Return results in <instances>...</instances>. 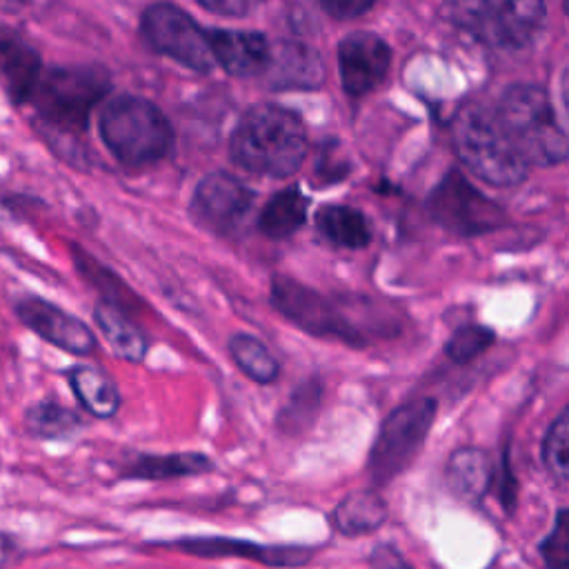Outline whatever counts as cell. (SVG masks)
<instances>
[{
    "instance_id": "obj_1",
    "label": "cell",
    "mask_w": 569,
    "mask_h": 569,
    "mask_svg": "<svg viewBox=\"0 0 569 569\" xmlns=\"http://www.w3.org/2000/svg\"><path fill=\"white\" fill-rule=\"evenodd\" d=\"M269 300L291 325L309 336L365 349L400 331L393 305L360 293H322L291 276H273Z\"/></svg>"
},
{
    "instance_id": "obj_2",
    "label": "cell",
    "mask_w": 569,
    "mask_h": 569,
    "mask_svg": "<svg viewBox=\"0 0 569 569\" xmlns=\"http://www.w3.org/2000/svg\"><path fill=\"white\" fill-rule=\"evenodd\" d=\"M307 151L309 140L302 120L278 104L249 109L229 140V153L236 164L271 178H284L298 171Z\"/></svg>"
},
{
    "instance_id": "obj_3",
    "label": "cell",
    "mask_w": 569,
    "mask_h": 569,
    "mask_svg": "<svg viewBox=\"0 0 569 569\" xmlns=\"http://www.w3.org/2000/svg\"><path fill=\"white\" fill-rule=\"evenodd\" d=\"M493 111L502 131L529 167H551L567 160V133L545 89L536 84H511Z\"/></svg>"
},
{
    "instance_id": "obj_4",
    "label": "cell",
    "mask_w": 569,
    "mask_h": 569,
    "mask_svg": "<svg viewBox=\"0 0 569 569\" xmlns=\"http://www.w3.org/2000/svg\"><path fill=\"white\" fill-rule=\"evenodd\" d=\"M107 69L96 64H67L40 73L29 100L40 122L58 136H80L96 104L109 93Z\"/></svg>"
},
{
    "instance_id": "obj_5",
    "label": "cell",
    "mask_w": 569,
    "mask_h": 569,
    "mask_svg": "<svg viewBox=\"0 0 569 569\" xmlns=\"http://www.w3.org/2000/svg\"><path fill=\"white\" fill-rule=\"evenodd\" d=\"M451 133L462 164L487 184L516 187L527 178L529 164L502 131L493 109L465 107L453 120Z\"/></svg>"
},
{
    "instance_id": "obj_6",
    "label": "cell",
    "mask_w": 569,
    "mask_h": 569,
    "mask_svg": "<svg viewBox=\"0 0 569 569\" xmlns=\"http://www.w3.org/2000/svg\"><path fill=\"white\" fill-rule=\"evenodd\" d=\"M100 136L107 149L129 167L162 160L173 142V131L162 111L138 96H118L100 113Z\"/></svg>"
},
{
    "instance_id": "obj_7",
    "label": "cell",
    "mask_w": 569,
    "mask_h": 569,
    "mask_svg": "<svg viewBox=\"0 0 569 569\" xmlns=\"http://www.w3.org/2000/svg\"><path fill=\"white\" fill-rule=\"evenodd\" d=\"M449 20L498 51H516L531 44L545 24V0H447Z\"/></svg>"
},
{
    "instance_id": "obj_8",
    "label": "cell",
    "mask_w": 569,
    "mask_h": 569,
    "mask_svg": "<svg viewBox=\"0 0 569 569\" xmlns=\"http://www.w3.org/2000/svg\"><path fill=\"white\" fill-rule=\"evenodd\" d=\"M436 413L438 402L433 398L407 400L387 413L367 456L373 487L389 485L413 465L429 438Z\"/></svg>"
},
{
    "instance_id": "obj_9",
    "label": "cell",
    "mask_w": 569,
    "mask_h": 569,
    "mask_svg": "<svg viewBox=\"0 0 569 569\" xmlns=\"http://www.w3.org/2000/svg\"><path fill=\"white\" fill-rule=\"evenodd\" d=\"M427 213L445 231L462 238L485 236L507 222L505 209L451 169L427 196Z\"/></svg>"
},
{
    "instance_id": "obj_10",
    "label": "cell",
    "mask_w": 569,
    "mask_h": 569,
    "mask_svg": "<svg viewBox=\"0 0 569 569\" xmlns=\"http://www.w3.org/2000/svg\"><path fill=\"white\" fill-rule=\"evenodd\" d=\"M140 31L151 49L191 71L209 73L216 67L209 29H202L187 11L171 2L149 4L140 18Z\"/></svg>"
},
{
    "instance_id": "obj_11",
    "label": "cell",
    "mask_w": 569,
    "mask_h": 569,
    "mask_svg": "<svg viewBox=\"0 0 569 569\" xmlns=\"http://www.w3.org/2000/svg\"><path fill=\"white\" fill-rule=\"evenodd\" d=\"M253 191L227 171L207 173L193 189L191 213L198 224L218 236H231L253 207Z\"/></svg>"
},
{
    "instance_id": "obj_12",
    "label": "cell",
    "mask_w": 569,
    "mask_h": 569,
    "mask_svg": "<svg viewBox=\"0 0 569 569\" xmlns=\"http://www.w3.org/2000/svg\"><path fill=\"white\" fill-rule=\"evenodd\" d=\"M178 551L198 558H244L267 567H302L311 560L313 547L302 545H262L256 540L227 538V536H198L167 542Z\"/></svg>"
},
{
    "instance_id": "obj_13",
    "label": "cell",
    "mask_w": 569,
    "mask_h": 569,
    "mask_svg": "<svg viewBox=\"0 0 569 569\" xmlns=\"http://www.w3.org/2000/svg\"><path fill=\"white\" fill-rule=\"evenodd\" d=\"M391 64L389 44L369 31H356L338 42V67L342 89L351 98L367 96L387 76Z\"/></svg>"
},
{
    "instance_id": "obj_14",
    "label": "cell",
    "mask_w": 569,
    "mask_h": 569,
    "mask_svg": "<svg viewBox=\"0 0 569 569\" xmlns=\"http://www.w3.org/2000/svg\"><path fill=\"white\" fill-rule=\"evenodd\" d=\"M18 318L40 338L73 356H89L96 347L93 331L76 316L42 298H24L16 307Z\"/></svg>"
},
{
    "instance_id": "obj_15",
    "label": "cell",
    "mask_w": 569,
    "mask_h": 569,
    "mask_svg": "<svg viewBox=\"0 0 569 569\" xmlns=\"http://www.w3.org/2000/svg\"><path fill=\"white\" fill-rule=\"evenodd\" d=\"M273 89H318L325 78V62L316 49L296 40H278L271 44L269 64L262 73Z\"/></svg>"
},
{
    "instance_id": "obj_16",
    "label": "cell",
    "mask_w": 569,
    "mask_h": 569,
    "mask_svg": "<svg viewBox=\"0 0 569 569\" xmlns=\"http://www.w3.org/2000/svg\"><path fill=\"white\" fill-rule=\"evenodd\" d=\"M209 44L216 67H222L229 76H262L269 64L271 42L258 31L209 29Z\"/></svg>"
},
{
    "instance_id": "obj_17",
    "label": "cell",
    "mask_w": 569,
    "mask_h": 569,
    "mask_svg": "<svg viewBox=\"0 0 569 569\" xmlns=\"http://www.w3.org/2000/svg\"><path fill=\"white\" fill-rule=\"evenodd\" d=\"M42 73L38 51L11 27H0V76L13 102H27Z\"/></svg>"
},
{
    "instance_id": "obj_18",
    "label": "cell",
    "mask_w": 569,
    "mask_h": 569,
    "mask_svg": "<svg viewBox=\"0 0 569 569\" xmlns=\"http://www.w3.org/2000/svg\"><path fill=\"white\" fill-rule=\"evenodd\" d=\"M493 462L480 447H458L445 462V485L449 493L467 505H478L491 489Z\"/></svg>"
},
{
    "instance_id": "obj_19",
    "label": "cell",
    "mask_w": 569,
    "mask_h": 569,
    "mask_svg": "<svg viewBox=\"0 0 569 569\" xmlns=\"http://www.w3.org/2000/svg\"><path fill=\"white\" fill-rule=\"evenodd\" d=\"M389 518L387 500L376 487L356 489L347 493L331 511V527L347 538L367 536L385 525Z\"/></svg>"
},
{
    "instance_id": "obj_20",
    "label": "cell",
    "mask_w": 569,
    "mask_h": 569,
    "mask_svg": "<svg viewBox=\"0 0 569 569\" xmlns=\"http://www.w3.org/2000/svg\"><path fill=\"white\" fill-rule=\"evenodd\" d=\"M93 320H96L100 333L104 336L107 345L111 347V351L118 358L133 362V365H138L147 358L149 340L140 331V327L133 325V320L127 316L124 309L116 307L113 302L100 300L93 307Z\"/></svg>"
},
{
    "instance_id": "obj_21",
    "label": "cell",
    "mask_w": 569,
    "mask_h": 569,
    "mask_svg": "<svg viewBox=\"0 0 569 569\" xmlns=\"http://www.w3.org/2000/svg\"><path fill=\"white\" fill-rule=\"evenodd\" d=\"M213 469V460L200 451H180V453H140L124 469L122 478L127 480H169L184 476H200Z\"/></svg>"
},
{
    "instance_id": "obj_22",
    "label": "cell",
    "mask_w": 569,
    "mask_h": 569,
    "mask_svg": "<svg viewBox=\"0 0 569 569\" xmlns=\"http://www.w3.org/2000/svg\"><path fill=\"white\" fill-rule=\"evenodd\" d=\"M309 198L298 187L273 193L258 216V229L271 240L291 238L307 222Z\"/></svg>"
},
{
    "instance_id": "obj_23",
    "label": "cell",
    "mask_w": 569,
    "mask_h": 569,
    "mask_svg": "<svg viewBox=\"0 0 569 569\" xmlns=\"http://www.w3.org/2000/svg\"><path fill=\"white\" fill-rule=\"evenodd\" d=\"M316 227L322 238L342 249H365L373 236L367 216L349 204H325L316 213Z\"/></svg>"
},
{
    "instance_id": "obj_24",
    "label": "cell",
    "mask_w": 569,
    "mask_h": 569,
    "mask_svg": "<svg viewBox=\"0 0 569 569\" xmlns=\"http://www.w3.org/2000/svg\"><path fill=\"white\" fill-rule=\"evenodd\" d=\"M69 385L78 402L100 420H107L120 409V391L116 382L100 369L89 365H78L69 371Z\"/></svg>"
},
{
    "instance_id": "obj_25",
    "label": "cell",
    "mask_w": 569,
    "mask_h": 569,
    "mask_svg": "<svg viewBox=\"0 0 569 569\" xmlns=\"http://www.w3.org/2000/svg\"><path fill=\"white\" fill-rule=\"evenodd\" d=\"M229 356L236 367L258 385H271L280 378V362L269 347L249 333H233L229 338Z\"/></svg>"
},
{
    "instance_id": "obj_26",
    "label": "cell",
    "mask_w": 569,
    "mask_h": 569,
    "mask_svg": "<svg viewBox=\"0 0 569 569\" xmlns=\"http://www.w3.org/2000/svg\"><path fill=\"white\" fill-rule=\"evenodd\" d=\"M322 393H325L322 380L311 378V380L300 382L298 389L289 396V400L278 411V418H276L278 429L287 436L307 431L313 425L316 413L322 405Z\"/></svg>"
},
{
    "instance_id": "obj_27",
    "label": "cell",
    "mask_w": 569,
    "mask_h": 569,
    "mask_svg": "<svg viewBox=\"0 0 569 569\" xmlns=\"http://www.w3.org/2000/svg\"><path fill=\"white\" fill-rule=\"evenodd\" d=\"M24 427L36 438H69L73 436L82 422L80 416L58 402H36L24 413Z\"/></svg>"
},
{
    "instance_id": "obj_28",
    "label": "cell",
    "mask_w": 569,
    "mask_h": 569,
    "mask_svg": "<svg viewBox=\"0 0 569 569\" xmlns=\"http://www.w3.org/2000/svg\"><path fill=\"white\" fill-rule=\"evenodd\" d=\"M542 465L551 480L565 489L569 482V409L562 407L560 413L547 427L542 438Z\"/></svg>"
},
{
    "instance_id": "obj_29",
    "label": "cell",
    "mask_w": 569,
    "mask_h": 569,
    "mask_svg": "<svg viewBox=\"0 0 569 569\" xmlns=\"http://www.w3.org/2000/svg\"><path fill=\"white\" fill-rule=\"evenodd\" d=\"M73 256H76V264H78V269L84 273V278L91 280L98 289H102L107 302H113L116 307H120V309H124V311H127L131 305H140L138 296H136L116 273H111V271L104 269L100 262H96L93 256L84 253V251L78 249V247H73Z\"/></svg>"
},
{
    "instance_id": "obj_30",
    "label": "cell",
    "mask_w": 569,
    "mask_h": 569,
    "mask_svg": "<svg viewBox=\"0 0 569 569\" xmlns=\"http://www.w3.org/2000/svg\"><path fill=\"white\" fill-rule=\"evenodd\" d=\"M496 342V331L485 325H462L445 342V356L456 365H467Z\"/></svg>"
},
{
    "instance_id": "obj_31",
    "label": "cell",
    "mask_w": 569,
    "mask_h": 569,
    "mask_svg": "<svg viewBox=\"0 0 569 569\" xmlns=\"http://www.w3.org/2000/svg\"><path fill=\"white\" fill-rule=\"evenodd\" d=\"M569 509L560 507L551 531L540 540L538 553L547 569H569Z\"/></svg>"
},
{
    "instance_id": "obj_32",
    "label": "cell",
    "mask_w": 569,
    "mask_h": 569,
    "mask_svg": "<svg viewBox=\"0 0 569 569\" xmlns=\"http://www.w3.org/2000/svg\"><path fill=\"white\" fill-rule=\"evenodd\" d=\"M369 569H416L396 545L378 542L369 551Z\"/></svg>"
},
{
    "instance_id": "obj_33",
    "label": "cell",
    "mask_w": 569,
    "mask_h": 569,
    "mask_svg": "<svg viewBox=\"0 0 569 569\" xmlns=\"http://www.w3.org/2000/svg\"><path fill=\"white\" fill-rule=\"evenodd\" d=\"M200 7H204L211 13L229 16V18H242L256 11L264 0H198Z\"/></svg>"
},
{
    "instance_id": "obj_34",
    "label": "cell",
    "mask_w": 569,
    "mask_h": 569,
    "mask_svg": "<svg viewBox=\"0 0 569 569\" xmlns=\"http://www.w3.org/2000/svg\"><path fill=\"white\" fill-rule=\"evenodd\" d=\"M320 7L340 20H349V18H358L365 11H369L378 0H318Z\"/></svg>"
},
{
    "instance_id": "obj_35",
    "label": "cell",
    "mask_w": 569,
    "mask_h": 569,
    "mask_svg": "<svg viewBox=\"0 0 569 569\" xmlns=\"http://www.w3.org/2000/svg\"><path fill=\"white\" fill-rule=\"evenodd\" d=\"M500 476H502V482H500V500H502L505 509L511 511V509L516 507V480H513V476H511V467H509V456H507V451H505V456H502V471H500Z\"/></svg>"
},
{
    "instance_id": "obj_36",
    "label": "cell",
    "mask_w": 569,
    "mask_h": 569,
    "mask_svg": "<svg viewBox=\"0 0 569 569\" xmlns=\"http://www.w3.org/2000/svg\"><path fill=\"white\" fill-rule=\"evenodd\" d=\"M49 0H0L2 13H33L40 11Z\"/></svg>"
},
{
    "instance_id": "obj_37",
    "label": "cell",
    "mask_w": 569,
    "mask_h": 569,
    "mask_svg": "<svg viewBox=\"0 0 569 569\" xmlns=\"http://www.w3.org/2000/svg\"><path fill=\"white\" fill-rule=\"evenodd\" d=\"M13 553H16V545L13 540L0 531V569H7L9 562L13 560Z\"/></svg>"
}]
</instances>
